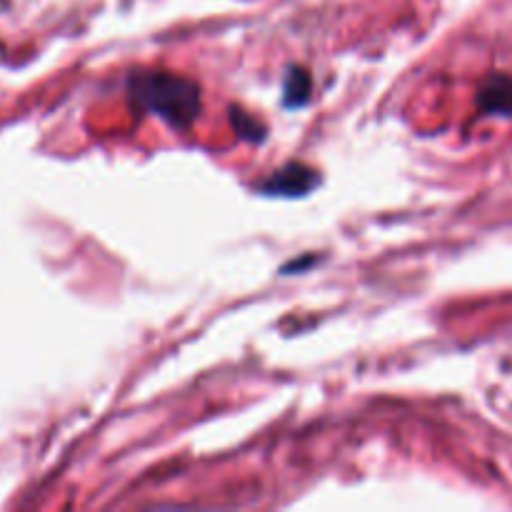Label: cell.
Wrapping results in <instances>:
<instances>
[{"label": "cell", "instance_id": "obj_3", "mask_svg": "<svg viewBox=\"0 0 512 512\" xmlns=\"http://www.w3.org/2000/svg\"><path fill=\"white\" fill-rule=\"evenodd\" d=\"M480 108L488 113H512V80L508 75H493L480 90Z\"/></svg>", "mask_w": 512, "mask_h": 512}, {"label": "cell", "instance_id": "obj_1", "mask_svg": "<svg viewBox=\"0 0 512 512\" xmlns=\"http://www.w3.org/2000/svg\"><path fill=\"white\" fill-rule=\"evenodd\" d=\"M128 93L135 108L158 115L173 128L193 125L203 108L200 85L168 70H138L130 75Z\"/></svg>", "mask_w": 512, "mask_h": 512}, {"label": "cell", "instance_id": "obj_4", "mask_svg": "<svg viewBox=\"0 0 512 512\" xmlns=\"http://www.w3.org/2000/svg\"><path fill=\"white\" fill-rule=\"evenodd\" d=\"M310 90H313V80H310L308 70L305 68H290L288 75H285V105L290 108H300L310 100Z\"/></svg>", "mask_w": 512, "mask_h": 512}, {"label": "cell", "instance_id": "obj_5", "mask_svg": "<svg viewBox=\"0 0 512 512\" xmlns=\"http://www.w3.org/2000/svg\"><path fill=\"white\" fill-rule=\"evenodd\" d=\"M230 120H233L235 130H238L240 138L245 140H263L265 138V125L260 123L258 118H253V115H248L245 110H233L230 113Z\"/></svg>", "mask_w": 512, "mask_h": 512}, {"label": "cell", "instance_id": "obj_2", "mask_svg": "<svg viewBox=\"0 0 512 512\" xmlns=\"http://www.w3.org/2000/svg\"><path fill=\"white\" fill-rule=\"evenodd\" d=\"M320 183V175L313 168L303 163H288L283 168L275 170L260 190L265 195H278V198H298V195H308L315 185Z\"/></svg>", "mask_w": 512, "mask_h": 512}]
</instances>
